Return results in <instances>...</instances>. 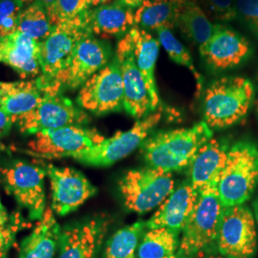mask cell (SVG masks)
<instances>
[{
	"mask_svg": "<svg viewBox=\"0 0 258 258\" xmlns=\"http://www.w3.org/2000/svg\"><path fill=\"white\" fill-rule=\"evenodd\" d=\"M89 9L87 0H55V5L47 14L52 24L75 19Z\"/></svg>",
	"mask_w": 258,
	"mask_h": 258,
	"instance_id": "cell-31",
	"label": "cell"
},
{
	"mask_svg": "<svg viewBox=\"0 0 258 258\" xmlns=\"http://www.w3.org/2000/svg\"><path fill=\"white\" fill-rule=\"evenodd\" d=\"M77 102L82 108L96 115L123 108V84L117 57L83 84Z\"/></svg>",
	"mask_w": 258,
	"mask_h": 258,
	"instance_id": "cell-10",
	"label": "cell"
},
{
	"mask_svg": "<svg viewBox=\"0 0 258 258\" xmlns=\"http://www.w3.org/2000/svg\"><path fill=\"white\" fill-rule=\"evenodd\" d=\"M177 26L185 37L200 47L212 37L217 24H212L211 19L194 0H185Z\"/></svg>",
	"mask_w": 258,
	"mask_h": 258,
	"instance_id": "cell-26",
	"label": "cell"
},
{
	"mask_svg": "<svg viewBox=\"0 0 258 258\" xmlns=\"http://www.w3.org/2000/svg\"><path fill=\"white\" fill-rule=\"evenodd\" d=\"M212 139V129L201 121L188 128L159 132L142 144L149 166L172 173L189 166L198 150Z\"/></svg>",
	"mask_w": 258,
	"mask_h": 258,
	"instance_id": "cell-1",
	"label": "cell"
},
{
	"mask_svg": "<svg viewBox=\"0 0 258 258\" xmlns=\"http://www.w3.org/2000/svg\"><path fill=\"white\" fill-rule=\"evenodd\" d=\"M36 1L46 10L47 13L53 8L55 3V0H36Z\"/></svg>",
	"mask_w": 258,
	"mask_h": 258,
	"instance_id": "cell-38",
	"label": "cell"
},
{
	"mask_svg": "<svg viewBox=\"0 0 258 258\" xmlns=\"http://www.w3.org/2000/svg\"><path fill=\"white\" fill-rule=\"evenodd\" d=\"M103 139L96 129L75 124L38 132L28 144V148L33 155L45 159L72 158Z\"/></svg>",
	"mask_w": 258,
	"mask_h": 258,
	"instance_id": "cell-11",
	"label": "cell"
},
{
	"mask_svg": "<svg viewBox=\"0 0 258 258\" xmlns=\"http://www.w3.org/2000/svg\"><path fill=\"white\" fill-rule=\"evenodd\" d=\"M54 28L46 10L36 1L22 11L18 31L40 42L52 33Z\"/></svg>",
	"mask_w": 258,
	"mask_h": 258,
	"instance_id": "cell-29",
	"label": "cell"
},
{
	"mask_svg": "<svg viewBox=\"0 0 258 258\" xmlns=\"http://www.w3.org/2000/svg\"><path fill=\"white\" fill-rule=\"evenodd\" d=\"M135 61L148 86L153 112L160 105V97L155 80V67L160 51V42L148 31L133 27L128 32Z\"/></svg>",
	"mask_w": 258,
	"mask_h": 258,
	"instance_id": "cell-22",
	"label": "cell"
},
{
	"mask_svg": "<svg viewBox=\"0 0 258 258\" xmlns=\"http://www.w3.org/2000/svg\"><path fill=\"white\" fill-rule=\"evenodd\" d=\"M4 185L33 220H40L45 212L44 167L15 161L1 169Z\"/></svg>",
	"mask_w": 258,
	"mask_h": 258,
	"instance_id": "cell-9",
	"label": "cell"
},
{
	"mask_svg": "<svg viewBox=\"0 0 258 258\" xmlns=\"http://www.w3.org/2000/svg\"><path fill=\"white\" fill-rule=\"evenodd\" d=\"M13 123H15V120L0 106V138L9 132Z\"/></svg>",
	"mask_w": 258,
	"mask_h": 258,
	"instance_id": "cell-36",
	"label": "cell"
},
{
	"mask_svg": "<svg viewBox=\"0 0 258 258\" xmlns=\"http://www.w3.org/2000/svg\"><path fill=\"white\" fill-rule=\"evenodd\" d=\"M17 228H5L0 230V258H6L16 237Z\"/></svg>",
	"mask_w": 258,
	"mask_h": 258,
	"instance_id": "cell-35",
	"label": "cell"
},
{
	"mask_svg": "<svg viewBox=\"0 0 258 258\" xmlns=\"http://www.w3.org/2000/svg\"><path fill=\"white\" fill-rule=\"evenodd\" d=\"M87 11L75 19L60 22L39 42L41 76L37 81L43 92H60L56 85L58 79L67 69L81 40L92 35L87 23Z\"/></svg>",
	"mask_w": 258,
	"mask_h": 258,
	"instance_id": "cell-2",
	"label": "cell"
},
{
	"mask_svg": "<svg viewBox=\"0 0 258 258\" xmlns=\"http://www.w3.org/2000/svg\"><path fill=\"white\" fill-rule=\"evenodd\" d=\"M229 148L223 143L211 139L198 150L189 167V184L196 192L217 184L225 166Z\"/></svg>",
	"mask_w": 258,
	"mask_h": 258,
	"instance_id": "cell-20",
	"label": "cell"
},
{
	"mask_svg": "<svg viewBox=\"0 0 258 258\" xmlns=\"http://www.w3.org/2000/svg\"><path fill=\"white\" fill-rule=\"evenodd\" d=\"M44 92L37 80L28 82H0V106L15 120L34 110Z\"/></svg>",
	"mask_w": 258,
	"mask_h": 258,
	"instance_id": "cell-24",
	"label": "cell"
},
{
	"mask_svg": "<svg viewBox=\"0 0 258 258\" xmlns=\"http://www.w3.org/2000/svg\"><path fill=\"white\" fill-rule=\"evenodd\" d=\"M237 13L258 34V0H236Z\"/></svg>",
	"mask_w": 258,
	"mask_h": 258,
	"instance_id": "cell-34",
	"label": "cell"
},
{
	"mask_svg": "<svg viewBox=\"0 0 258 258\" xmlns=\"http://www.w3.org/2000/svg\"><path fill=\"white\" fill-rule=\"evenodd\" d=\"M198 196L199 194L195 191L189 182L181 184L146 222V228H166L181 233L194 212Z\"/></svg>",
	"mask_w": 258,
	"mask_h": 258,
	"instance_id": "cell-18",
	"label": "cell"
},
{
	"mask_svg": "<svg viewBox=\"0 0 258 258\" xmlns=\"http://www.w3.org/2000/svg\"><path fill=\"white\" fill-rule=\"evenodd\" d=\"M109 0H87V4L89 7H98L103 4H106Z\"/></svg>",
	"mask_w": 258,
	"mask_h": 258,
	"instance_id": "cell-40",
	"label": "cell"
},
{
	"mask_svg": "<svg viewBox=\"0 0 258 258\" xmlns=\"http://www.w3.org/2000/svg\"><path fill=\"white\" fill-rule=\"evenodd\" d=\"M204 60L215 71L241 64L250 53L248 40L229 28L217 24L212 37L199 47Z\"/></svg>",
	"mask_w": 258,
	"mask_h": 258,
	"instance_id": "cell-17",
	"label": "cell"
},
{
	"mask_svg": "<svg viewBox=\"0 0 258 258\" xmlns=\"http://www.w3.org/2000/svg\"><path fill=\"white\" fill-rule=\"evenodd\" d=\"M184 2L144 0L135 11V26L143 30H172L177 26Z\"/></svg>",
	"mask_w": 258,
	"mask_h": 258,
	"instance_id": "cell-25",
	"label": "cell"
},
{
	"mask_svg": "<svg viewBox=\"0 0 258 258\" xmlns=\"http://www.w3.org/2000/svg\"><path fill=\"white\" fill-rule=\"evenodd\" d=\"M109 46L91 35L84 37L75 50L64 73L57 81V89L82 87L93 75L109 63Z\"/></svg>",
	"mask_w": 258,
	"mask_h": 258,
	"instance_id": "cell-16",
	"label": "cell"
},
{
	"mask_svg": "<svg viewBox=\"0 0 258 258\" xmlns=\"http://www.w3.org/2000/svg\"><path fill=\"white\" fill-rule=\"evenodd\" d=\"M0 62L9 65L22 78L41 73L39 64V41L17 31L0 37Z\"/></svg>",
	"mask_w": 258,
	"mask_h": 258,
	"instance_id": "cell-19",
	"label": "cell"
},
{
	"mask_svg": "<svg viewBox=\"0 0 258 258\" xmlns=\"http://www.w3.org/2000/svg\"><path fill=\"white\" fill-rule=\"evenodd\" d=\"M17 2H19V4H21L22 6H24L25 4H28L29 2H31L32 0H16Z\"/></svg>",
	"mask_w": 258,
	"mask_h": 258,
	"instance_id": "cell-42",
	"label": "cell"
},
{
	"mask_svg": "<svg viewBox=\"0 0 258 258\" xmlns=\"http://www.w3.org/2000/svg\"><path fill=\"white\" fill-rule=\"evenodd\" d=\"M254 219H255L258 231V197L256 201H255V204H254Z\"/></svg>",
	"mask_w": 258,
	"mask_h": 258,
	"instance_id": "cell-41",
	"label": "cell"
},
{
	"mask_svg": "<svg viewBox=\"0 0 258 258\" xmlns=\"http://www.w3.org/2000/svg\"><path fill=\"white\" fill-rule=\"evenodd\" d=\"M146 223L138 221L116 231L105 244L102 258H137Z\"/></svg>",
	"mask_w": 258,
	"mask_h": 258,
	"instance_id": "cell-28",
	"label": "cell"
},
{
	"mask_svg": "<svg viewBox=\"0 0 258 258\" xmlns=\"http://www.w3.org/2000/svg\"><path fill=\"white\" fill-rule=\"evenodd\" d=\"M255 107H256V110H257L258 113V100L255 102Z\"/></svg>",
	"mask_w": 258,
	"mask_h": 258,
	"instance_id": "cell-44",
	"label": "cell"
},
{
	"mask_svg": "<svg viewBox=\"0 0 258 258\" xmlns=\"http://www.w3.org/2000/svg\"><path fill=\"white\" fill-rule=\"evenodd\" d=\"M106 217L97 216L61 230L57 258H98L108 231Z\"/></svg>",
	"mask_w": 258,
	"mask_h": 258,
	"instance_id": "cell-15",
	"label": "cell"
},
{
	"mask_svg": "<svg viewBox=\"0 0 258 258\" xmlns=\"http://www.w3.org/2000/svg\"><path fill=\"white\" fill-rule=\"evenodd\" d=\"M22 7L16 0H0V37H7L18 31Z\"/></svg>",
	"mask_w": 258,
	"mask_h": 258,
	"instance_id": "cell-33",
	"label": "cell"
},
{
	"mask_svg": "<svg viewBox=\"0 0 258 258\" xmlns=\"http://www.w3.org/2000/svg\"><path fill=\"white\" fill-rule=\"evenodd\" d=\"M135 12L120 0L98 6L86 13L91 34L102 37H124L135 27Z\"/></svg>",
	"mask_w": 258,
	"mask_h": 258,
	"instance_id": "cell-21",
	"label": "cell"
},
{
	"mask_svg": "<svg viewBox=\"0 0 258 258\" xmlns=\"http://www.w3.org/2000/svg\"><path fill=\"white\" fill-rule=\"evenodd\" d=\"M253 97V85L248 79L220 78L205 92L204 121L212 129L231 126L248 114Z\"/></svg>",
	"mask_w": 258,
	"mask_h": 258,
	"instance_id": "cell-3",
	"label": "cell"
},
{
	"mask_svg": "<svg viewBox=\"0 0 258 258\" xmlns=\"http://www.w3.org/2000/svg\"><path fill=\"white\" fill-rule=\"evenodd\" d=\"M61 229L52 209H46L37 227L22 241L19 258H54L58 249Z\"/></svg>",
	"mask_w": 258,
	"mask_h": 258,
	"instance_id": "cell-23",
	"label": "cell"
},
{
	"mask_svg": "<svg viewBox=\"0 0 258 258\" xmlns=\"http://www.w3.org/2000/svg\"><path fill=\"white\" fill-rule=\"evenodd\" d=\"M212 20L225 22L235 19L238 15L235 0H194Z\"/></svg>",
	"mask_w": 258,
	"mask_h": 258,
	"instance_id": "cell-32",
	"label": "cell"
},
{
	"mask_svg": "<svg viewBox=\"0 0 258 258\" xmlns=\"http://www.w3.org/2000/svg\"><path fill=\"white\" fill-rule=\"evenodd\" d=\"M86 120V114L60 92H46L34 110L20 117L16 122L21 132L37 134L68 125H83Z\"/></svg>",
	"mask_w": 258,
	"mask_h": 258,
	"instance_id": "cell-12",
	"label": "cell"
},
{
	"mask_svg": "<svg viewBox=\"0 0 258 258\" xmlns=\"http://www.w3.org/2000/svg\"><path fill=\"white\" fill-rule=\"evenodd\" d=\"M180 233L166 228L148 229L141 237L137 258H168L174 256L180 245Z\"/></svg>",
	"mask_w": 258,
	"mask_h": 258,
	"instance_id": "cell-27",
	"label": "cell"
},
{
	"mask_svg": "<svg viewBox=\"0 0 258 258\" xmlns=\"http://www.w3.org/2000/svg\"><path fill=\"white\" fill-rule=\"evenodd\" d=\"M52 189V210L58 215L74 212L97 189L80 171L70 167L44 166Z\"/></svg>",
	"mask_w": 258,
	"mask_h": 258,
	"instance_id": "cell-14",
	"label": "cell"
},
{
	"mask_svg": "<svg viewBox=\"0 0 258 258\" xmlns=\"http://www.w3.org/2000/svg\"><path fill=\"white\" fill-rule=\"evenodd\" d=\"M7 222H8V213L0 200V230L7 228Z\"/></svg>",
	"mask_w": 258,
	"mask_h": 258,
	"instance_id": "cell-37",
	"label": "cell"
},
{
	"mask_svg": "<svg viewBox=\"0 0 258 258\" xmlns=\"http://www.w3.org/2000/svg\"><path fill=\"white\" fill-rule=\"evenodd\" d=\"M161 1H168V2H184L185 0H161Z\"/></svg>",
	"mask_w": 258,
	"mask_h": 258,
	"instance_id": "cell-43",
	"label": "cell"
},
{
	"mask_svg": "<svg viewBox=\"0 0 258 258\" xmlns=\"http://www.w3.org/2000/svg\"><path fill=\"white\" fill-rule=\"evenodd\" d=\"M224 207L217 184L202 190L188 221L181 232L178 258H194L216 242Z\"/></svg>",
	"mask_w": 258,
	"mask_h": 258,
	"instance_id": "cell-5",
	"label": "cell"
},
{
	"mask_svg": "<svg viewBox=\"0 0 258 258\" xmlns=\"http://www.w3.org/2000/svg\"><path fill=\"white\" fill-rule=\"evenodd\" d=\"M120 1L132 9L138 8L139 6L144 2V0H120Z\"/></svg>",
	"mask_w": 258,
	"mask_h": 258,
	"instance_id": "cell-39",
	"label": "cell"
},
{
	"mask_svg": "<svg viewBox=\"0 0 258 258\" xmlns=\"http://www.w3.org/2000/svg\"><path fill=\"white\" fill-rule=\"evenodd\" d=\"M116 57L123 84V108L133 118L142 120L153 110L148 86L135 61L128 33L119 41Z\"/></svg>",
	"mask_w": 258,
	"mask_h": 258,
	"instance_id": "cell-13",
	"label": "cell"
},
{
	"mask_svg": "<svg viewBox=\"0 0 258 258\" xmlns=\"http://www.w3.org/2000/svg\"><path fill=\"white\" fill-rule=\"evenodd\" d=\"M258 184V148L239 142L229 148L217 183V194L224 208L244 205Z\"/></svg>",
	"mask_w": 258,
	"mask_h": 258,
	"instance_id": "cell-4",
	"label": "cell"
},
{
	"mask_svg": "<svg viewBox=\"0 0 258 258\" xmlns=\"http://www.w3.org/2000/svg\"><path fill=\"white\" fill-rule=\"evenodd\" d=\"M158 40L163 46L166 54L177 64L183 65L188 68L192 73L197 85V93L202 91L203 88V77L197 71L194 64V60L188 50L174 37L171 30L169 29H159L156 31Z\"/></svg>",
	"mask_w": 258,
	"mask_h": 258,
	"instance_id": "cell-30",
	"label": "cell"
},
{
	"mask_svg": "<svg viewBox=\"0 0 258 258\" xmlns=\"http://www.w3.org/2000/svg\"><path fill=\"white\" fill-rule=\"evenodd\" d=\"M216 244L225 258H251L257 246L254 215L244 205L224 208Z\"/></svg>",
	"mask_w": 258,
	"mask_h": 258,
	"instance_id": "cell-8",
	"label": "cell"
},
{
	"mask_svg": "<svg viewBox=\"0 0 258 258\" xmlns=\"http://www.w3.org/2000/svg\"><path fill=\"white\" fill-rule=\"evenodd\" d=\"M161 117L160 112L149 114L137 120L128 130L117 132L110 138H104L101 143L84 149L72 158L89 166H111L141 147Z\"/></svg>",
	"mask_w": 258,
	"mask_h": 258,
	"instance_id": "cell-7",
	"label": "cell"
},
{
	"mask_svg": "<svg viewBox=\"0 0 258 258\" xmlns=\"http://www.w3.org/2000/svg\"><path fill=\"white\" fill-rule=\"evenodd\" d=\"M120 192L129 211L150 212L160 207L174 190L172 174L155 167L129 170L120 179Z\"/></svg>",
	"mask_w": 258,
	"mask_h": 258,
	"instance_id": "cell-6",
	"label": "cell"
},
{
	"mask_svg": "<svg viewBox=\"0 0 258 258\" xmlns=\"http://www.w3.org/2000/svg\"><path fill=\"white\" fill-rule=\"evenodd\" d=\"M168 258H178V256H177V255H174V256H171V257H168Z\"/></svg>",
	"mask_w": 258,
	"mask_h": 258,
	"instance_id": "cell-45",
	"label": "cell"
}]
</instances>
